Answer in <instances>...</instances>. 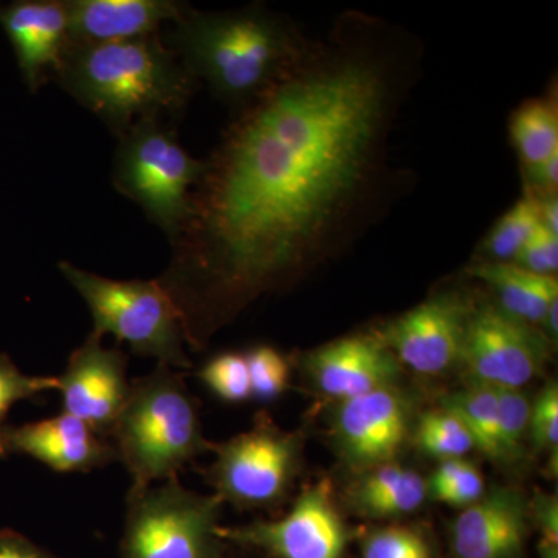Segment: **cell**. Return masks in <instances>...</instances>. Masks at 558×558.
Segmentation results:
<instances>
[{
    "mask_svg": "<svg viewBox=\"0 0 558 558\" xmlns=\"http://www.w3.org/2000/svg\"><path fill=\"white\" fill-rule=\"evenodd\" d=\"M421 62L416 35L347 11L299 68L238 110L157 278L194 351L339 256L391 204L392 132Z\"/></svg>",
    "mask_w": 558,
    "mask_h": 558,
    "instance_id": "obj_1",
    "label": "cell"
},
{
    "mask_svg": "<svg viewBox=\"0 0 558 558\" xmlns=\"http://www.w3.org/2000/svg\"><path fill=\"white\" fill-rule=\"evenodd\" d=\"M312 43L290 17L255 3L227 11L190 7L165 44L194 80L238 112L299 68Z\"/></svg>",
    "mask_w": 558,
    "mask_h": 558,
    "instance_id": "obj_2",
    "label": "cell"
},
{
    "mask_svg": "<svg viewBox=\"0 0 558 558\" xmlns=\"http://www.w3.org/2000/svg\"><path fill=\"white\" fill-rule=\"evenodd\" d=\"M54 75L119 137L138 120L178 116L196 86L159 35L69 46Z\"/></svg>",
    "mask_w": 558,
    "mask_h": 558,
    "instance_id": "obj_3",
    "label": "cell"
},
{
    "mask_svg": "<svg viewBox=\"0 0 558 558\" xmlns=\"http://www.w3.org/2000/svg\"><path fill=\"white\" fill-rule=\"evenodd\" d=\"M110 442L130 472V490L178 480L180 470L213 447L205 439L196 399L178 369L165 365L131 381Z\"/></svg>",
    "mask_w": 558,
    "mask_h": 558,
    "instance_id": "obj_4",
    "label": "cell"
},
{
    "mask_svg": "<svg viewBox=\"0 0 558 558\" xmlns=\"http://www.w3.org/2000/svg\"><path fill=\"white\" fill-rule=\"evenodd\" d=\"M60 271L86 301L95 336H113L132 352L172 369L193 366L185 351V330L174 301L157 279H112L80 269L69 260Z\"/></svg>",
    "mask_w": 558,
    "mask_h": 558,
    "instance_id": "obj_5",
    "label": "cell"
},
{
    "mask_svg": "<svg viewBox=\"0 0 558 558\" xmlns=\"http://www.w3.org/2000/svg\"><path fill=\"white\" fill-rule=\"evenodd\" d=\"M160 119H143L120 135L113 186L174 240L189 211L191 191L204 172Z\"/></svg>",
    "mask_w": 558,
    "mask_h": 558,
    "instance_id": "obj_6",
    "label": "cell"
},
{
    "mask_svg": "<svg viewBox=\"0 0 558 558\" xmlns=\"http://www.w3.org/2000/svg\"><path fill=\"white\" fill-rule=\"evenodd\" d=\"M222 505L218 495L197 494L179 480L130 490L123 558H213Z\"/></svg>",
    "mask_w": 558,
    "mask_h": 558,
    "instance_id": "obj_7",
    "label": "cell"
},
{
    "mask_svg": "<svg viewBox=\"0 0 558 558\" xmlns=\"http://www.w3.org/2000/svg\"><path fill=\"white\" fill-rule=\"evenodd\" d=\"M211 450L216 461L207 476L216 495L236 508L264 509L288 494L299 470L301 442L263 414L248 432Z\"/></svg>",
    "mask_w": 558,
    "mask_h": 558,
    "instance_id": "obj_8",
    "label": "cell"
},
{
    "mask_svg": "<svg viewBox=\"0 0 558 558\" xmlns=\"http://www.w3.org/2000/svg\"><path fill=\"white\" fill-rule=\"evenodd\" d=\"M550 349L537 326L506 314L494 301H475L459 363L473 384L523 388L545 368Z\"/></svg>",
    "mask_w": 558,
    "mask_h": 558,
    "instance_id": "obj_9",
    "label": "cell"
},
{
    "mask_svg": "<svg viewBox=\"0 0 558 558\" xmlns=\"http://www.w3.org/2000/svg\"><path fill=\"white\" fill-rule=\"evenodd\" d=\"M475 301L440 292L374 330L400 365L439 376L458 365Z\"/></svg>",
    "mask_w": 558,
    "mask_h": 558,
    "instance_id": "obj_10",
    "label": "cell"
},
{
    "mask_svg": "<svg viewBox=\"0 0 558 558\" xmlns=\"http://www.w3.org/2000/svg\"><path fill=\"white\" fill-rule=\"evenodd\" d=\"M218 535L277 558H341L347 548V529L325 483L306 488L282 519L219 527Z\"/></svg>",
    "mask_w": 558,
    "mask_h": 558,
    "instance_id": "obj_11",
    "label": "cell"
},
{
    "mask_svg": "<svg viewBox=\"0 0 558 558\" xmlns=\"http://www.w3.org/2000/svg\"><path fill=\"white\" fill-rule=\"evenodd\" d=\"M101 337L90 333L70 354L64 373L58 376L61 413L80 418L97 435L110 439L119 421L131 381L128 359L119 348H106Z\"/></svg>",
    "mask_w": 558,
    "mask_h": 558,
    "instance_id": "obj_12",
    "label": "cell"
},
{
    "mask_svg": "<svg viewBox=\"0 0 558 558\" xmlns=\"http://www.w3.org/2000/svg\"><path fill=\"white\" fill-rule=\"evenodd\" d=\"M409 432V405L396 387L343 400L333 416L341 454L355 468L368 470L395 461Z\"/></svg>",
    "mask_w": 558,
    "mask_h": 558,
    "instance_id": "obj_13",
    "label": "cell"
},
{
    "mask_svg": "<svg viewBox=\"0 0 558 558\" xmlns=\"http://www.w3.org/2000/svg\"><path fill=\"white\" fill-rule=\"evenodd\" d=\"M400 366L374 330L330 341L303 357V368L319 392L339 402L396 387Z\"/></svg>",
    "mask_w": 558,
    "mask_h": 558,
    "instance_id": "obj_14",
    "label": "cell"
},
{
    "mask_svg": "<svg viewBox=\"0 0 558 558\" xmlns=\"http://www.w3.org/2000/svg\"><path fill=\"white\" fill-rule=\"evenodd\" d=\"M7 454H24L60 473H86L119 461L110 439L80 418L60 416L3 428Z\"/></svg>",
    "mask_w": 558,
    "mask_h": 558,
    "instance_id": "obj_15",
    "label": "cell"
},
{
    "mask_svg": "<svg viewBox=\"0 0 558 558\" xmlns=\"http://www.w3.org/2000/svg\"><path fill=\"white\" fill-rule=\"evenodd\" d=\"M65 5L69 46L159 35L165 22L175 24L190 9L175 0H68Z\"/></svg>",
    "mask_w": 558,
    "mask_h": 558,
    "instance_id": "obj_16",
    "label": "cell"
},
{
    "mask_svg": "<svg viewBox=\"0 0 558 558\" xmlns=\"http://www.w3.org/2000/svg\"><path fill=\"white\" fill-rule=\"evenodd\" d=\"M22 76L36 89L49 70H57L69 46L68 5L61 0H22L0 10Z\"/></svg>",
    "mask_w": 558,
    "mask_h": 558,
    "instance_id": "obj_17",
    "label": "cell"
},
{
    "mask_svg": "<svg viewBox=\"0 0 558 558\" xmlns=\"http://www.w3.org/2000/svg\"><path fill=\"white\" fill-rule=\"evenodd\" d=\"M527 502L512 488H497L462 510L454 521L458 558H517L527 531Z\"/></svg>",
    "mask_w": 558,
    "mask_h": 558,
    "instance_id": "obj_18",
    "label": "cell"
},
{
    "mask_svg": "<svg viewBox=\"0 0 558 558\" xmlns=\"http://www.w3.org/2000/svg\"><path fill=\"white\" fill-rule=\"evenodd\" d=\"M465 271L487 286L499 310L537 328L558 301L557 277L532 274L513 263H472Z\"/></svg>",
    "mask_w": 558,
    "mask_h": 558,
    "instance_id": "obj_19",
    "label": "cell"
},
{
    "mask_svg": "<svg viewBox=\"0 0 558 558\" xmlns=\"http://www.w3.org/2000/svg\"><path fill=\"white\" fill-rule=\"evenodd\" d=\"M427 483L414 470L388 462L363 473L349 488L352 508L371 519H395L421 508L427 497Z\"/></svg>",
    "mask_w": 558,
    "mask_h": 558,
    "instance_id": "obj_20",
    "label": "cell"
},
{
    "mask_svg": "<svg viewBox=\"0 0 558 558\" xmlns=\"http://www.w3.org/2000/svg\"><path fill=\"white\" fill-rule=\"evenodd\" d=\"M510 142L521 170L535 167L558 153L557 86L543 97L529 98L513 110L509 120Z\"/></svg>",
    "mask_w": 558,
    "mask_h": 558,
    "instance_id": "obj_21",
    "label": "cell"
},
{
    "mask_svg": "<svg viewBox=\"0 0 558 558\" xmlns=\"http://www.w3.org/2000/svg\"><path fill=\"white\" fill-rule=\"evenodd\" d=\"M538 227V201L524 191L481 240L472 263H513Z\"/></svg>",
    "mask_w": 558,
    "mask_h": 558,
    "instance_id": "obj_22",
    "label": "cell"
},
{
    "mask_svg": "<svg viewBox=\"0 0 558 558\" xmlns=\"http://www.w3.org/2000/svg\"><path fill=\"white\" fill-rule=\"evenodd\" d=\"M442 407L454 411L462 418L476 449L483 451L492 461L505 462L495 388L472 384L464 391L451 395Z\"/></svg>",
    "mask_w": 558,
    "mask_h": 558,
    "instance_id": "obj_23",
    "label": "cell"
},
{
    "mask_svg": "<svg viewBox=\"0 0 558 558\" xmlns=\"http://www.w3.org/2000/svg\"><path fill=\"white\" fill-rule=\"evenodd\" d=\"M418 449L428 457L449 461L475 449L472 435L454 411L440 407L422 414L416 429Z\"/></svg>",
    "mask_w": 558,
    "mask_h": 558,
    "instance_id": "obj_24",
    "label": "cell"
},
{
    "mask_svg": "<svg viewBox=\"0 0 558 558\" xmlns=\"http://www.w3.org/2000/svg\"><path fill=\"white\" fill-rule=\"evenodd\" d=\"M427 488L433 498L454 508H469L484 495L480 470L464 459L440 461L429 478Z\"/></svg>",
    "mask_w": 558,
    "mask_h": 558,
    "instance_id": "obj_25",
    "label": "cell"
},
{
    "mask_svg": "<svg viewBox=\"0 0 558 558\" xmlns=\"http://www.w3.org/2000/svg\"><path fill=\"white\" fill-rule=\"evenodd\" d=\"M49 391H58V376H27L9 355L0 354V458L7 457L3 422L9 411L21 400H33Z\"/></svg>",
    "mask_w": 558,
    "mask_h": 558,
    "instance_id": "obj_26",
    "label": "cell"
},
{
    "mask_svg": "<svg viewBox=\"0 0 558 558\" xmlns=\"http://www.w3.org/2000/svg\"><path fill=\"white\" fill-rule=\"evenodd\" d=\"M505 462L515 461L529 433L532 402L523 388H495Z\"/></svg>",
    "mask_w": 558,
    "mask_h": 558,
    "instance_id": "obj_27",
    "label": "cell"
},
{
    "mask_svg": "<svg viewBox=\"0 0 558 558\" xmlns=\"http://www.w3.org/2000/svg\"><path fill=\"white\" fill-rule=\"evenodd\" d=\"M201 380L218 398L226 402L240 403L252 398L247 360L238 352H223L205 363L199 371Z\"/></svg>",
    "mask_w": 558,
    "mask_h": 558,
    "instance_id": "obj_28",
    "label": "cell"
},
{
    "mask_svg": "<svg viewBox=\"0 0 558 558\" xmlns=\"http://www.w3.org/2000/svg\"><path fill=\"white\" fill-rule=\"evenodd\" d=\"M244 355L247 360L252 398L260 402L278 399L289 385L290 368L284 355L267 344L252 348Z\"/></svg>",
    "mask_w": 558,
    "mask_h": 558,
    "instance_id": "obj_29",
    "label": "cell"
},
{
    "mask_svg": "<svg viewBox=\"0 0 558 558\" xmlns=\"http://www.w3.org/2000/svg\"><path fill=\"white\" fill-rule=\"evenodd\" d=\"M529 433L539 451H549L557 458L558 449V387L550 381L532 402Z\"/></svg>",
    "mask_w": 558,
    "mask_h": 558,
    "instance_id": "obj_30",
    "label": "cell"
},
{
    "mask_svg": "<svg viewBox=\"0 0 558 558\" xmlns=\"http://www.w3.org/2000/svg\"><path fill=\"white\" fill-rule=\"evenodd\" d=\"M513 264L532 274L557 277L558 236L539 226L520 250Z\"/></svg>",
    "mask_w": 558,
    "mask_h": 558,
    "instance_id": "obj_31",
    "label": "cell"
},
{
    "mask_svg": "<svg viewBox=\"0 0 558 558\" xmlns=\"http://www.w3.org/2000/svg\"><path fill=\"white\" fill-rule=\"evenodd\" d=\"M424 538L407 527H385L363 543V558H409Z\"/></svg>",
    "mask_w": 558,
    "mask_h": 558,
    "instance_id": "obj_32",
    "label": "cell"
},
{
    "mask_svg": "<svg viewBox=\"0 0 558 558\" xmlns=\"http://www.w3.org/2000/svg\"><path fill=\"white\" fill-rule=\"evenodd\" d=\"M523 171L524 191L535 199L558 196V153Z\"/></svg>",
    "mask_w": 558,
    "mask_h": 558,
    "instance_id": "obj_33",
    "label": "cell"
},
{
    "mask_svg": "<svg viewBox=\"0 0 558 558\" xmlns=\"http://www.w3.org/2000/svg\"><path fill=\"white\" fill-rule=\"evenodd\" d=\"M532 517L542 531L539 549L558 550V502L557 497L537 494L531 505Z\"/></svg>",
    "mask_w": 558,
    "mask_h": 558,
    "instance_id": "obj_34",
    "label": "cell"
},
{
    "mask_svg": "<svg viewBox=\"0 0 558 558\" xmlns=\"http://www.w3.org/2000/svg\"><path fill=\"white\" fill-rule=\"evenodd\" d=\"M0 558H50L16 532H0Z\"/></svg>",
    "mask_w": 558,
    "mask_h": 558,
    "instance_id": "obj_35",
    "label": "cell"
},
{
    "mask_svg": "<svg viewBox=\"0 0 558 558\" xmlns=\"http://www.w3.org/2000/svg\"><path fill=\"white\" fill-rule=\"evenodd\" d=\"M538 201L539 226L558 236V196Z\"/></svg>",
    "mask_w": 558,
    "mask_h": 558,
    "instance_id": "obj_36",
    "label": "cell"
},
{
    "mask_svg": "<svg viewBox=\"0 0 558 558\" xmlns=\"http://www.w3.org/2000/svg\"><path fill=\"white\" fill-rule=\"evenodd\" d=\"M409 558H432L429 556V549L427 548V543L422 542L421 545L417 546L416 549L411 553Z\"/></svg>",
    "mask_w": 558,
    "mask_h": 558,
    "instance_id": "obj_37",
    "label": "cell"
}]
</instances>
